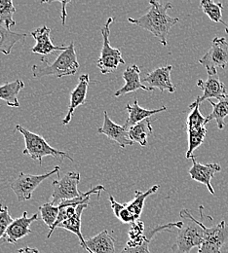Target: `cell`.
Instances as JSON below:
<instances>
[{"label": "cell", "instance_id": "obj_12", "mask_svg": "<svg viewBox=\"0 0 228 253\" xmlns=\"http://www.w3.org/2000/svg\"><path fill=\"white\" fill-rule=\"evenodd\" d=\"M37 219H38L37 213L33 214L32 217H28V212L25 211L21 217L14 219L13 222L10 224L5 235L2 238L3 241L6 243H9V244H12V245L17 244V242L20 239L33 233L30 226L33 222Z\"/></svg>", "mask_w": 228, "mask_h": 253}, {"label": "cell", "instance_id": "obj_13", "mask_svg": "<svg viewBox=\"0 0 228 253\" xmlns=\"http://www.w3.org/2000/svg\"><path fill=\"white\" fill-rule=\"evenodd\" d=\"M173 65H167L156 68L149 72L143 79V83H147L148 87L152 89H158L161 93L168 91L170 94L176 92V86L171 80V72Z\"/></svg>", "mask_w": 228, "mask_h": 253}, {"label": "cell", "instance_id": "obj_27", "mask_svg": "<svg viewBox=\"0 0 228 253\" xmlns=\"http://www.w3.org/2000/svg\"><path fill=\"white\" fill-rule=\"evenodd\" d=\"M200 8L202 11L210 18L214 23H222L226 25L223 21V8L224 5L221 2H214L212 0H202L200 2Z\"/></svg>", "mask_w": 228, "mask_h": 253}, {"label": "cell", "instance_id": "obj_10", "mask_svg": "<svg viewBox=\"0 0 228 253\" xmlns=\"http://www.w3.org/2000/svg\"><path fill=\"white\" fill-rule=\"evenodd\" d=\"M196 86L202 89L203 95L198 96L195 101H193L189 106H200L202 102L212 98H217L220 101L228 95L227 86L221 81L219 74L208 75V79L206 81L199 79L196 83Z\"/></svg>", "mask_w": 228, "mask_h": 253}, {"label": "cell", "instance_id": "obj_5", "mask_svg": "<svg viewBox=\"0 0 228 253\" xmlns=\"http://www.w3.org/2000/svg\"><path fill=\"white\" fill-rule=\"evenodd\" d=\"M113 23V18H108L104 26L101 28L100 33L103 39L101 52L97 61V67L102 74H108L114 72L119 64H124L125 61L122 58V54L119 49L110 46L109 34L110 26Z\"/></svg>", "mask_w": 228, "mask_h": 253}, {"label": "cell", "instance_id": "obj_32", "mask_svg": "<svg viewBox=\"0 0 228 253\" xmlns=\"http://www.w3.org/2000/svg\"><path fill=\"white\" fill-rule=\"evenodd\" d=\"M144 223L140 220H137L134 223L131 224L130 230L128 232L129 235V240H134L137 239L144 234Z\"/></svg>", "mask_w": 228, "mask_h": 253}, {"label": "cell", "instance_id": "obj_3", "mask_svg": "<svg viewBox=\"0 0 228 253\" xmlns=\"http://www.w3.org/2000/svg\"><path fill=\"white\" fill-rule=\"evenodd\" d=\"M79 69L74 43L71 42L66 50L62 52L53 63H48L44 58L41 59L40 64L33 65L32 71L34 78H42L44 76H54L62 78L65 76H72Z\"/></svg>", "mask_w": 228, "mask_h": 253}, {"label": "cell", "instance_id": "obj_34", "mask_svg": "<svg viewBox=\"0 0 228 253\" xmlns=\"http://www.w3.org/2000/svg\"><path fill=\"white\" fill-rule=\"evenodd\" d=\"M17 253H39V251L36 249H31V248H24L18 250Z\"/></svg>", "mask_w": 228, "mask_h": 253}, {"label": "cell", "instance_id": "obj_16", "mask_svg": "<svg viewBox=\"0 0 228 253\" xmlns=\"http://www.w3.org/2000/svg\"><path fill=\"white\" fill-rule=\"evenodd\" d=\"M50 33H51V30L47 26H43L31 32V35L36 41V44L32 49L33 54L47 56L53 52H57V51L64 52L66 50L67 47L65 46H55L52 43L50 38Z\"/></svg>", "mask_w": 228, "mask_h": 253}, {"label": "cell", "instance_id": "obj_35", "mask_svg": "<svg viewBox=\"0 0 228 253\" xmlns=\"http://www.w3.org/2000/svg\"><path fill=\"white\" fill-rule=\"evenodd\" d=\"M226 32L228 34V24H226Z\"/></svg>", "mask_w": 228, "mask_h": 253}, {"label": "cell", "instance_id": "obj_7", "mask_svg": "<svg viewBox=\"0 0 228 253\" xmlns=\"http://www.w3.org/2000/svg\"><path fill=\"white\" fill-rule=\"evenodd\" d=\"M80 182V173L77 171H69L61 178L52 182L53 194L49 202L53 206L59 207L63 202L73 200L82 195V192L77 189Z\"/></svg>", "mask_w": 228, "mask_h": 253}, {"label": "cell", "instance_id": "obj_19", "mask_svg": "<svg viewBox=\"0 0 228 253\" xmlns=\"http://www.w3.org/2000/svg\"><path fill=\"white\" fill-rule=\"evenodd\" d=\"M126 110L128 111L129 116H128V119H127L125 125H124V127L129 130V128L132 126L138 124L139 122H141L145 119H148L152 115L166 111L167 107L163 106V107L158 108V109H144V108H142L138 105L137 99H135L134 104H127L126 105Z\"/></svg>", "mask_w": 228, "mask_h": 253}, {"label": "cell", "instance_id": "obj_29", "mask_svg": "<svg viewBox=\"0 0 228 253\" xmlns=\"http://www.w3.org/2000/svg\"><path fill=\"white\" fill-rule=\"evenodd\" d=\"M39 211L41 213L42 220L51 229L58 219L60 213L59 207L53 206L50 203H46L39 208Z\"/></svg>", "mask_w": 228, "mask_h": 253}, {"label": "cell", "instance_id": "obj_31", "mask_svg": "<svg viewBox=\"0 0 228 253\" xmlns=\"http://www.w3.org/2000/svg\"><path fill=\"white\" fill-rule=\"evenodd\" d=\"M13 218L9 214L8 207L0 205V239L5 235L8 227L13 222Z\"/></svg>", "mask_w": 228, "mask_h": 253}, {"label": "cell", "instance_id": "obj_26", "mask_svg": "<svg viewBox=\"0 0 228 253\" xmlns=\"http://www.w3.org/2000/svg\"><path fill=\"white\" fill-rule=\"evenodd\" d=\"M27 33H17L8 31L0 24V53L10 55L15 44L19 41L26 39Z\"/></svg>", "mask_w": 228, "mask_h": 253}, {"label": "cell", "instance_id": "obj_24", "mask_svg": "<svg viewBox=\"0 0 228 253\" xmlns=\"http://www.w3.org/2000/svg\"><path fill=\"white\" fill-rule=\"evenodd\" d=\"M211 105L213 106V111L206 116V123H210L215 120L219 129H224L226 126V118L228 116V95L219 102H214L212 99L209 100Z\"/></svg>", "mask_w": 228, "mask_h": 253}, {"label": "cell", "instance_id": "obj_1", "mask_svg": "<svg viewBox=\"0 0 228 253\" xmlns=\"http://www.w3.org/2000/svg\"><path fill=\"white\" fill-rule=\"evenodd\" d=\"M150 9L149 11L137 18V19H128V22L152 33L163 45L166 47L168 45L167 37L171 31V29L180 22L179 18H173L168 15L167 11L173 8L172 3L167 2L162 4L155 0H150Z\"/></svg>", "mask_w": 228, "mask_h": 253}, {"label": "cell", "instance_id": "obj_23", "mask_svg": "<svg viewBox=\"0 0 228 253\" xmlns=\"http://www.w3.org/2000/svg\"><path fill=\"white\" fill-rule=\"evenodd\" d=\"M158 189H159V185H154L150 189H148L145 192L137 190L135 192L134 199L129 203L124 204L125 209L130 212L136 221L139 220V217L141 215V212H142V210L144 207V203H145V200L147 199V197L154 194Z\"/></svg>", "mask_w": 228, "mask_h": 253}, {"label": "cell", "instance_id": "obj_15", "mask_svg": "<svg viewBox=\"0 0 228 253\" xmlns=\"http://www.w3.org/2000/svg\"><path fill=\"white\" fill-rule=\"evenodd\" d=\"M90 82L89 74H82L79 77V82L70 94V101L67 109V113L62 121V124L66 126L70 123L72 115L77 107L86 103V95L88 91V86Z\"/></svg>", "mask_w": 228, "mask_h": 253}, {"label": "cell", "instance_id": "obj_28", "mask_svg": "<svg viewBox=\"0 0 228 253\" xmlns=\"http://www.w3.org/2000/svg\"><path fill=\"white\" fill-rule=\"evenodd\" d=\"M16 13V8L13 1L11 0H0V24L11 31V28L16 25L14 20V14Z\"/></svg>", "mask_w": 228, "mask_h": 253}, {"label": "cell", "instance_id": "obj_4", "mask_svg": "<svg viewBox=\"0 0 228 253\" xmlns=\"http://www.w3.org/2000/svg\"><path fill=\"white\" fill-rule=\"evenodd\" d=\"M15 129L18 130L25 138L26 148L23 151V154L29 155L33 160L38 161L40 166L42 165V159L47 156L54 158L69 159L71 162H74L73 158L67 153L52 147L41 135L28 130L21 125H16Z\"/></svg>", "mask_w": 228, "mask_h": 253}, {"label": "cell", "instance_id": "obj_33", "mask_svg": "<svg viewBox=\"0 0 228 253\" xmlns=\"http://www.w3.org/2000/svg\"><path fill=\"white\" fill-rule=\"evenodd\" d=\"M59 3L62 4L63 8H62V11H61V19H62V23L63 25L65 26V21H66V16H67V13H66V10H65V6L69 3L68 1H58Z\"/></svg>", "mask_w": 228, "mask_h": 253}, {"label": "cell", "instance_id": "obj_17", "mask_svg": "<svg viewBox=\"0 0 228 253\" xmlns=\"http://www.w3.org/2000/svg\"><path fill=\"white\" fill-rule=\"evenodd\" d=\"M123 79L125 80L126 83L121 89L116 91V93L114 94V96H116V97H118L120 95L129 94V93H134L137 90H143V91H148V92L154 91V89H152L148 86H144L141 83L140 70L137 64H133L126 68V70L123 73Z\"/></svg>", "mask_w": 228, "mask_h": 253}, {"label": "cell", "instance_id": "obj_20", "mask_svg": "<svg viewBox=\"0 0 228 253\" xmlns=\"http://www.w3.org/2000/svg\"><path fill=\"white\" fill-rule=\"evenodd\" d=\"M182 222H175V223H168V224H165V225H158V226H155V227H150L147 229V233L145 234L146 235V238L144 240V242L137 247V248H128V247H125L122 252L119 253H151L149 251V245H150V242L152 240V238L157 234V233H160V232H163V231H170L172 228L174 227H177L178 229L182 226Z\"/></svg>", "mask_w": 228, "mask_h": 253}, {"label": "cell", "instance_id": "obj_9", "mask_svg": "<svg viewBox=\"0 0 228 253\" xmlns=\"http://www.w3.org/2000/svg\"><path fill=\"white\" fill-rule=\"evenodd\" d=\"M228 243V225L225 220L213 227L205 226V238L197 253H222Z\"/></svg>", "mask_w": 228, "mask_h": 253}, {"label": "cell", "instance_id": "obj_18", "mask_svg": "<svg viewBox=\"0 0 228 253\" xmlns=\"http://www.w3.org/2000/svg\"><path fill=\"white\" fill-rule=\"evenodd\" d=\"M86 248L89 253H115V239L103 230L97 236L86 240Z\"/></svg>", "mask_w": 228, "mask_h": 253}, {"label": "cell", "instance_id": "obj_11", "mask_svg": "<svg viewBox=\"0 0 228 253\" xmlns=\"http://www.w3.org/2000/svg\"><path fill=\"white\" fill-rule=\"evenodd\" d=\"M192 167L189 169V175L192 180L204 184L212 195H215L211 181L215 177L216 173L222 170V167L219 164H202L196 161L195 157H192Z\"/></svg>", "mask_w": 228, "mask_h": 253}, {"label": "cell", "instance_id": "obj_8", "mask_svg": "<svg viewBox=\"0 0 228 253\" xmlns=\"http://www.w3.org/2000/svg\"><path fill=\"white\" fill-rule=\"evenodd\" d=\"M208 75L218 74V69H226L228 64V42L225 37H215L210 50L199 60Z\"/></svg>", "mask_w": 228, "mask_h": 253}, {"label": "cell", "instance_id": "obj_21", "mask_svg": "<svg viewBox=\"0 0 228 253\" xmlns=\"http://www.w3.org/2000/svg\"><path fill=\"white\" fill-rule=\"evenodd\" d=\"M24 88L25 83L20 79L6 83L0 86V99L5 101L9 107L18 108L20 107L18 95Z\"/></svg>", "mask_w": 228, "mask_h": 253}, {"label": "cell", "instance_id": "obj_25", "mask_svg": "<svg viewBox=\"0 0 228 253\" xmlns=\"http://www.w3.org/2000/svg\"><path fill=\"white\" fill-rule=\"evenodd\" d=\"M153 132L150 119H145L138 124L129 128V135L133 142L138 143L141 147H145L148 143L147 138Z\"/></svg>", "mask_w": 228, "mask_h": 253}, {"label": "cell", "instance_id": "obj_14", "mask_svg": "<svg viewBox=\"0 0 228 253\" xmlns=\"http://www.w3.org/2000/svg\"><path fill=\"white\" fill-rule=\"evenodd\" d=\"M104 119L102 126L98 128V133L106 135L108 138L114 140L121 148H125L126 146L133 145L134 142L131 140L129 130L125 128L124 126L117 125L114 123L108 116L107 112H103Z\"/></svg>", "mask_w": 228, "mask_h": 253}, {"label": "cell", "instance_id": "obj_2", "mask_svg": "<svg viewBox=\"0 0 228 253\" xmlns=\"http://www.w3.org/2000/svg\"><path fill=\"white\" fill-rule=\"evenodd\" d=\"M204 208L199 207L201 220H197L187 210H182L180 216L182 222L179 228L176 243L170 253H189L192 249L200 248L205 238V225L203 223Z\"/></svg>", "mask_w": 228, "mask_h": 253}, {"label": "cell", "instance_id": "obj_30", "mask_svg": "<svg viewBox=\"0 0 228 253\" xmlns=\"http://www.w3.org/2000/svg\"><path fill=\"white\" fill-rule=\"evenodd\" d=\"M109 202H110L111 209H112L113 213L116 218H118L120 221L123 222L125 224H132V223L136 222L130 212L125 209L124 204H120V203L116 202L115 199L111 195L109 196Z\"/></svg>", "mask_w": 228, "mask_h": 253}, {"label": "cell", "instance_id": "obj_6", "mask_svg": "<svg viewBox=\"0 0 228 253\" xmlns=\"http://www.w3.org/2000/svg\"><path fill=\"white\" fill-rule=\"evenodd\" d=\"M60 170H61V167L57 166L51 171L44 173V174H39V175L27 174L22 171L20 173V175L11 182L10 187H11V189L13 190L15 195L17 196L19 203L30 201L33 198V192L35 191V189L45 179L49 178L54 173H57L60 176Z\"/></svg>", "mask_w": 228, "mask_h": 253}, {"label": "cell", "instance_id": "obj_22", "mask_svg": "<svg viewBox=\"0 0 228 253\" xmlns=\"http://www.w3.org/2000/svg\"><path fill=\"white\" fill-rule=\"evenodd\" d=\"M88 204H85V205H80L78 206L77 210H76V212L75 214L70 217L69 219L65 220V221L62 222L61 224L58 225L57 228H61V229H65L71 233H73L78 239H79V242H80V246L81 248L87 252V248H86V241L85 239L83 238V235L81 233V215H82V212L85 209L88 208Z\"/></svg>", "mask_w": 228, "mask_h": 253}]
</instances>
